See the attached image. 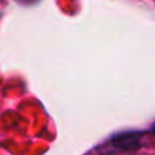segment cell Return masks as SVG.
<instances>
[{
  "label": "cell",
  "instance_id": "cell-1",
  "mask_svg": "<svg viewBox=\"0 0 155 155\" xmlns=\"http://www.w3.org/2000/svg\"><path fill=\"white\" fill-rule=\"evenodd\" d=\"M139 136L137 132H127L120 134L112 140V144L120 150H136L139 148Z\"/></svg>",
  "mask_w": 155,
  "mask_h": 155
},
{
  "label": "cell",
  "instance_id": "cell-2",
  "mask_svg": "<svg viewBox=\"0 0 155 155\" xmlns=\"http://www.w3.org/2000/svg\"><path fill=\"white\" fill-rule=\"evenodd\" d=\"M150 132H151V134H153V135H155V123L153 124V125H151V129H150Z\"/></svg>",
  "mask_w": 155,
  "mask_h": 155
}]
</instances>
